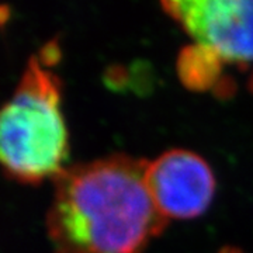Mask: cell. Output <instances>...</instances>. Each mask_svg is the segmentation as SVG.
Here are the masks:
<instances>
[{"label": "cell", "instance_id": "2", "mask_svg": "<svg viewBox=\"0 0 253 253\" xmlns=\"http://www.w3.org/2000/svg\"><path fill=\"white\" fill-rule=\"evenodd\" d=\"M56 41L31 55L17 87L0 106V166L26 184L52 179L65 169L69 135L62 111V81L54 71Z\"/></svg>", "mask_w": 253, "mask_h": 253}, {"label": "cell", "instance_id": "1", "mask_svg": "<svg viewBox=\"0 0 253 253\" xmlns=\"http://www.w3.org/2000/svg\"><path fill=\"white\" fill-rule=\"evenodd\" d=\"M148 161L113 155L65 168L46 214L52 253H142L163 232L146 184Z\"/></svg>", "mask_w": 253, "mask_h": 253}, {"label": "cell", "instance_id": "5", "mask_svg": "<svg viewBox=\"0 0 253 253\" xmlns=\"http://www.w3.org/2000/svg\"><path fill=\"white\" fill-rule=\"evenodd\" d=\"M177 73L186 87L197 91H214L217 96H229L234 90L225 68L200 46H186L177 58Z\"/></svg>", "mask_w": 253, "mask_h": 253}, {"label": "cell", "instance_id": "6", "mask_svg": "<svg viewBox=\"0 0 253 253\" xmlns=\"http://www.w3.org/2000/svg\"><path fill=\"white\" fill-rule=\"evenodd\" d=\"M219 253H244L242 251H239V249H236V248H224V249H221V252Z\"/></svg>", "mask_w": 253, "mask_h": 253}, {"label": "cell", "instance_id": "3", "mask_svg": "<svg viewBox=\"0 0 253 253\" xmlns=\"http://www.w3.org/2000/svg\"><path fill=\"white\" fill-rule=\"evenodd\" d=\"M162 9L224 68L236 66L252 76L253 0H174L163 1Z\"/></svg>", "mask_w": 253, "mask_h": 253}, {"label": "cell", "instance_id": "4", "mask_svg": "<svg viewBox=\"0 0 253 253\" xmlns=\"http://www.w3.org/2000/svg\"><path fill=\"white\" fill-rule=\"evenodd\" d=\"M146 184L165 219L204 214L215 194V176L200 155L170 149L146 165Z\"/></svg>", "mask_w": 253, "mask_h": 253}]
</instances>
